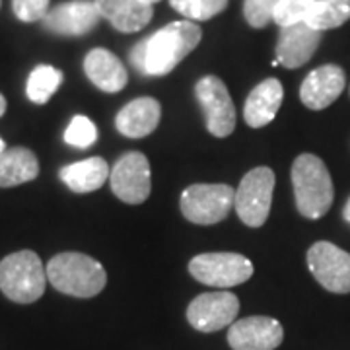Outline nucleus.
Masks as SVG:
<instances>
[{"label": "nucleus", "mask_w": 350, "mask_h": 350, "mask_svg": "<svg viewBox=\"0 0 350 350\" xmlns=\"http://www.w3.org/2000/svg\"><path fill=\"white\" fill-rule=\"evenodd\" d=\"M96 140H98L96 125L84 115H76L64 131V142L75 148H80V150L90 148L92 144H96Z\"/></svg>", "instance_id": "nucleus-26"}, {"label": "nucleus", "mask_w": 350, "mask_h": 350, "mask_svg": "<svg viewBox=\"0 0 350 350\" xmlns=\"http://www.w3.org/2000/svg\"><path fill=\"white\" fill-rule=\"evenodd\" d=\"M101 18L123 33H135L150 24L154 8L144 0H94Z\"/></svg>", "instance_id": "nucleus-18"}, {"label": "nucleus", "mask_w": 350, "mask_h": 350, "mask_svg": "<svg viewBox=\"0 0 350 350\" xmlns=\"http://www.w3.org/2000/svg\"><path fill=\"white\" fill-rule=\"evenodd\" d=\"M61 84H63V72L59 68L51 64H39L27 76V84H25L27 100L36 105H43L53 98V94L59 90Z\"/></svg>", "instance_id": "nucleus-22"}, {"label": "nucleus", "mask_w": 350, "mask_h": 350, "mask_svg": "<svg viewBox=\"0 0 350 350\" xmlns=\"http://www.w3.org/2000/svg\"><path fill=\"white\" fill-rule=\"evenodd\" d=\"M239 312V300L232 292H206L189 304L187 321L200 333H214L230 327Z\"/></svg>", "instance_id": "nucleus-11"}, {"label": "nucleus", "mask_w": 350, "mask_h": 350, "mask_svg": "<svg viewBox=\"0 0 350 350\" xmlns=\"http://www.w3.org/2000/svg\"><path fill=\"white\" fill-rule=\"evenodd\" d=\"M100 20V10L94 0H68L49 8L41 22L43 27L55 36L80 38L94 31Z\"/></svg>", "instance_id": "nucleus-12"}, {"label": "nucleus", "mask_w": 350, "mask_h": 350, "mask_svg": "<svg viewBox=\"0 0 350 350\" xmlns=\"http://www.w3.org/2000/svg\"><path fill=\"white\" fill-rule=\"evenodd\" d=\"M84 72L88 80L101 92L117 94L126 86L129 75H126L125 64L115 57L111 51L107 49H92L84 59Z\"/></svg>", "instance_id": "nucleus-17"}, {"label": "nucleus", "mask_w": 350, "mask_h": 350, "mask_svg": "<svg viewBox=\"0 0 350 350\" xmlns=\"http://www.w3.org/2000/svg\"><path fill=\"white\" fill-rule=\"evenodd\" d=\"M345 84L347 76L338 64L317 66L304 78L300 86V100L308 109H325L342 94Z\"/></svg>", "instance_id": "nucleus-15"}, {"label": "nucleus", "mask_w": 350, "mask_h": 350, "mask_svg": "<svg viewBox=\"0 0 350 350\" xmlns=\"http://www.w3.org/2000/svg\"><path fill=\"white\" fill-rule=\"evenodd\" d=\"M109 167L103 158H88L82 162H75L64 165L59 172V177L66 187L75 193H92L107 181L109 177Z\"/></svg>", "instance_id": "nucleus-21"}, {"label": "nucleus", "mask_w": 350, "mask_h": 350, "mask_svg": "<svg viewBox=\"0 0 350 350\" xmlns=\"http://www.w3.org/2000/svg\"><path fill=\"white\" fill-rule=\"evenodd\" d=\"M144 2H148V4H152V6H154V4H156V2H160V0H144Z\"/></svg>", "instance_id": "nucleus-32"}, {"label": "nucleus", "mask_w": 350, "mask_h": 350, "mask_svg": "<svg viewBox=\"0 0 350 350\" xmlns=\"http://www.w3.org/2000/svg\"><path fill=\"white\" fill-rule=\"evenodd\" d=\"M282 98H284V88L280 84V80L276 78L262 80L261 84H257L251 90V94L245 100V107H243L245 123L253 129L269 125L280 109Z\"/></svg>", "instance_id": "nucleus-19"}, {"label": "nucleus", "mask_w": 350, "mask_h": 350, "mask_svg": "<svg viewBox=\"0 0 350 350\" xmlns=\"http://www.w3.org/2000/svg\"><path fill=\"white\" fill-rule=\"evenodd\" d=\"M189 273L200 284L232 288L253 276V262L238 253H202L189 262Z\"/></svg>", "instance_id": "nucleus-7"}, {"label": "nucleus", "mask_w": 350, "mask_h": 350, "mask_svg": "<svg viewBox=\"0 0 350 350\" xmlns=\"http://www.w3.org/2000/svg\"><path fill=\"white\" fill-rule=\"evenodd\" d=\"M284 338L282 325L265 315H253L234 321L228 329L232 350H275Z\"/></svg>", "instance_id": "nucleus-13"}, {"label": "nucleus", "mask_w": 350, "mask_h": 350, "mask_svg": "<svg viewBox=\"0 0 350 350\" xmlns=\"http://www.w3.org/2000/svg\"><path fill=\"white\" fill-rule=\"evenodd\" d=\"M47 280L61 294L75 298H94L107 284L105 269L94 257L66 251L47 262Z\"/></svg>", "instance_id": "nucleus-3"}, {"label": "nucleus", "mask_w": 350, "mask_h": 350, "mask_svg": "<svg viewBox=\"0 0 350 350\" xmlns=\"http://www.w3.org/2000/svg\"><path fill=\"white\" fill-rule=\"evenodd\" d=\"M4 111H6V98L0 94V117L4 115Z\"/></svg>", "instance_id": "nucleus-30"}, {"label": "nucleus", "mask_w": 350, "mask_h": 350, "mask_svg": "<svg viewBox=\"0 0 350 350\" xmlns=\"http://www.w3.org/2000/svg\"><path fill=\"white\" fill-rule=\"evenodd\" d=\"M170 4L189 22H206L224 12L228 0H170Z\"/></svg>", "instance_id": "nucleus-24"}, {"label": "nucleus", "mask_w": 350, "mask_h": 350, "mask_svg": "<svg viewBox=\"0 0 350 350\" xmlns=\"http://www.w3.org/2000/svg\"><path fill=\"white\" fill-rule=\"evenodd\" d=\"M0 4H2V0H0Z\"/></svg>", "instance_id": "nucleus-33"}, {"label": "nucleus", "mask_w": 350, "mask_h": 350, "mask_svg": "<svg viewBox=\"0 0 350 350\" xmlns=\"http://www.w3.org/2000/svg\"><path fill=\"white\" fill-rule=\"evenodd\" d=\"M273 191H275V172L271 167H255L243 175L234 206L239 220L250 228H261L273 204Z\"/></svg>", "instance_id": "nucleus-5"}, {"label": "nucleus", "mask_w": 350, "mask_h": 350, "mask_svg": "<svg viewBox=\"0 0 350 350\" xmlns=\"http://www.w3.org/2000/svg\"><path fill=\"white\" fill-rule=\"evenodd\" d=\"M115 197L126 204H140L150 197V162L142 152H126L109 174Z\"/></svg>", "instance_id": "nucleus-9"}, {"label": "nucleus", "mask_w": 350, "mask_h": 350, "mask_svg": "<svg viewBox=\"0 0 350 350\" xmlns=\"http://www.w3.org/2000/svg\"><path fill=\"white\" fill-rule=\"evenodd\" d=\"M292 185L298 213L310 220L325 216L335 199L333 179L325 162L315 154H300L292 163Z\"/></svg>", "instance_id": "nucleus-2"}, {"label": "nucleus", "mask_w": 350, "mask_h": 350, "mask_svg": "<svg viewBox=\"0 0 350 350\" xmlns=\"http://www.w3.org/2000/svg\"><path fill=\"white\" fill-rule=\"evenodd\" d=\"M195 96L204 111L208 133L218 138L230 137L236 129V107L224 82L218 76H204L195 86Z\"/></svg>", "instance_id": "nucleus-8"}, {"label": "nucleus", "mask_w": 350, "mask_h": 350, "mask_svg": "<svg viewBox=\"0 0 350 350\" xmlns=\"http://www.w3.org/2000/svg\"><path fill=\"white\" fill-rule=\"evenodd\" d=\"M278 2L280 0H243V18H245V22L255 29L267 27L273 22V14H275Z\"/></svg>", "instance_id": "nucleus-27"}, {"label": "nucleus", "mask_w": 350, "mask_h": 350, "mask_svg": "<svg viewBox=\"0 0 350 350\" xmlns=\"http://www.w3.org/2000/svg\"><path fill=\"white\" fill-rule=\"evenodd\" d=\"M38 175L39 160L29 148L14 146L0 154V187H18Z\"/></svg>", "instance_id": "nucleus-20"}, {"label": "nucleus", "mask_w": 350, "mask_h": 350, "mask_svg": "<svg viewBox=\"0 0 350 350\" xmlns=\"http://www.w3.org/2000/svg\"><path fill=\"white\" fill-rule=\"evenodd\" d=\"M321 43V31L313 29L306 22L280 27L276 41V61L284 68H300L315 55Z\"/></svg>", "instance_id": "nucleus-14"}, {"label": "nucleus", "mask_w": 350, "mask_h": 350, "mask_svg": "<svg viewBox=\"0 0 350 350\" xmlns=\"http://www.w3.org/2000/svg\"><path fill=\"white\" fill-rule=\"evenodd\" d=\"M236 191L224 183H197L183 191L181 213L189 222L211 226L222 222L230 214Z\"/></svg>", "instance_id": "nucleus-6"}, {"label": "nucleus", "mask_w": 350, "mask_h": 350, "mask_svg": "<svg viewBox=\"0 0 350 350\" xmlns=\"http://www.w3.org/2000/svg\"><path fill=\"white\" fill-rule=\"evenodd\" d=\"M47 273L36 251H16L0 261V290L16 304H33L45 294Z\"/></svg>", "instance_id": "nucleus-4"}, {"label": "nucleus", "mask_w": 350, "mask_h": 350, "mask_svg": "<svg viewBox=\"0 0 350 350\" xmlns=\"http://www.w3.org/2000/svg\"><path fill=\"white\" fill-rule=\"evenodd\" d=\"M350 20V0H319L310 16L306 18V24L317 29L327 31L347 24Z\"/></svg>", "instance_id": "nucleus-23"}, {"label": "nucleus", "mask_w": 350, "mask_h": 350, "mask_svg": "<svg viewBox=\"0 0 350 350\" xmlns=\"http://www.w3.org/2000/svg\"><path fill=\"white\" fill-rule=\"evenodd\" d=\"M308 269L333 294L350 292V253L331 241H317L308 250Z\"/></svg>", "instance_id": "nucleus-10"}, {"label": "nucleus", "mask_w": 350, "mask_h": 350, "mask_svg": "<svg viewBox=\"0 0 350 350\" xmlns=\"http://www.w3.org/2000/svg\"><path fill=\"white\" fill-rule=\"evenodd\" d=\"M317 2L319 0H280L273 14V22L280 27L301 24L306 22V18L310 16Z\"/></svg>", "instance_id": "nucleus-25"}, {"label": "nucleus", "mask_w": 350, "mask_h": 350, "mask_svg": "<svg viewBox=\"0 0 350 350\" xmlns=\"http://www.w3.org/2000/svg\"><path fill=\"white\" fill-rule=\"evenodd\" d=\"M162 117V107L154 98H138L126 103L115 117L117 131L126 138H144L152 135Z\"/></svg>", "instance_id": "nucleus-16"}, {"label": "nucleus", "mask_w": 350, "mask_h": 350, "mask_svg": "<svg viewBox=\"0 0 350 350\" xmlns=\"http://www.w3.org/2000/svg\"><path fill=\"white\" fill-rule=\"evenodd\" d=\"M342 218H345V220H347V222L350 224V199H349V202L345 204V211H342Z\"/></svg>", "instance_id": "nucleus-29"}, {"label": "nucleus", "mask_w": 350, "mask_h": 350, "mask_svg": "<svg viewBox=\"0 0 350 350\" xmlns=\"http://www.w3.org/2000/svg\"><path fill=\"white\" fill-rule=\"evenodd\" d=\"M202 31L195 22L181 20L163 25L144 41V76H165L197 49Z\"/></svg>", "instance_id": "nucleus-1"}, {"label": "nucleus", "mask_w": 350, "mask_h": 350, "mask_svg": "<svg viewBox=\"0 0 350 350\" xmlns=\"http://www.w3.org/2000/svg\"><path fill=\"white\" fill-rule=\"evenodd\" d=\"M4 150H6V144H4V140L0 138V154H2Z\"/></svg>", "instance_id": "nucleus-31"}, {"label": "nucleus", "mask_w": 350, "mask_h": 350, "mask_svg": "<svg viewBox=\"0 0 350 350\" xmlns=\"http://www.w3.org/2000/svg\"><path fill=\"white\" fill-rule=\"evenodd\" d=\"M12 10L20 22H39L49 12V0H12Z\"/></svg>", "instance_id": "nucleus-28"}]
</instances>
